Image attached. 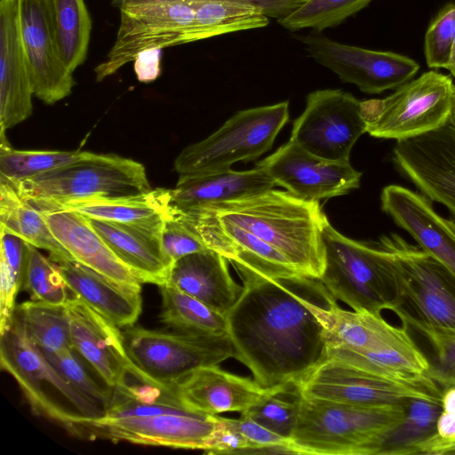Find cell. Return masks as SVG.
I'll list each match as a JSON object with an SVG mask.
<instances>
[{
    "label": "cell",
    "mask_w": 455,
    "mask_h": 455,
    "mask_svg": "<svg viewBox=\"0 0 455 455\" xmlns=\"http://www.w3.org/2000/svg\"><path fill=\"white\" fill-rule=\"evenodd\" d=\"M233 265L243 284L227 314L234 357L264 388L298 387L327 360L326 333L337 300L320 278L273 276Z\"/></svg>",
    "instance_id": "obj_1"
},
{
    "label": "cell",
    "mask_w": 455,
    "mask_h": 455,
    "mask_svg": "<svg viewBox=\"0 0 455 455\" xmlns=\"http://www.w3.org/2000/svg\"><path fill=\"white\" fill-rule=\"evenodd\" d=\"M192 209L245 229L277 250L298 271L322 276L325 264L323 229L328 220L318 201L302 200L289 191L272 188Z\"/></svg>",
    "instance_id": "obj_2"
},
{
    "label": "cell",
    "mask_w": 455,
    "mask_h": 455,
    "mask_svg": "<svg viewBox=\"0 0 455 455\" xmlns=\"http://www.w3.org/2000/svg\"><path fill=\"white\" fill-rule=\"evenodd\" d=\"M327 359H335L408 384L439 387L431 363L405 326L381 315L349 311L336 304L326 333Z\"/></svg>",
    "instance_id": "obj_3"
},
{
    "label": "cell",
    "mask_w": 455,
    "mask_h": 455,
    "mask_svg": "<svg viewBox=\"0 0 455 455\" xmlns=\"http://www.w3.org/2000/svg\"><path fill=\"white\" fill-rule=\"evenodd\" d=\"M0 364L16 380L32 411L71 435L84 420L103 415L100 406L72 386L28 337L14 315L0 332Z\"/></svg>",
    "instance_id": "obj_4"
},
{
    "label": "cell",
    "mask_w": 455,
    "mask_h": 455,
    "mask_svg": "<svg viewBox=\"0 0 455 455\" xmlns=\"http://www.w3.org/2000/svg\"><path fill=\"white\" fill-rule=\"evenodd\" d=\"M325 264L320 280L354 311L381 315L392 310L395 285L389 257L379 242H360L339 233L327 220L323 229Z\"/></svg>",
    "instance_id": "obj_5"
},
{
    "label": "cell",
    "mask_w": 455,
    "mask_h": 455,
    "mask_svg": "<svg viewBox=\"0 0 455 455\" xmlns=\"http://www.w3.org/2000/svg\"><path fill=\"white\" fill-rule=\"evenodd\" d=\"M406 403L370 407L300 394L290 441L299 454L358 455L363 444L403 419Z\"/></svg>",
    "instance_id": "obj_6"
},
{
    "label": "cell",
    "mask_w": 455,
    "mask_h": 455,
    "mask_svg": "<svg viewBox=\"0 0 455 455\" xmlns=\"http://www.w3.org/2000/svg\"><path fill=\"white\" fill-rule=\"evenodd\" d=\"M9 183L26 201L54 203L133 196L151 190L142 164L117 155L87 151L67 164Z\"/></svg>",
    "instance_id": "obj_7"
},
{
    "label": "cell",
    "mask_w": 455,
    "mask_h": 455,
    "mask_svg": "<svg viewBox=\"0 0 455 455\" xmlns=\"http://www.w3.org/2000/svg\"><path fill=\"white\" fill-rule=\"evenodd\" d=\"M379 243L387 253L395 285L393 311L412 319L455 328V277L435 259L396 233Z\"/></svg>",
    "instance_id": "obj_8"
},
{
    "label": "cell",
    "mask_w": 455,
    "mask_h": 455,
    "mask_svg": "<svg viewBox=\"0 0 455 455\" xmlns=\"http://www.w3.org/2000/svg\"><path fill=\"white\" fill-rule=\"evenodd\" d=\"M289 121V102L240 110L206 139L186 147L176 157L179 176L222 172L240 161L268 151Z\"/></svg>",
    "instance_id": "obj_9"
},
{
    "label": "cell",
    "mask_w": 455,
    "mask_h": 455,
    "mask_svg": "<svg viewBox=\"0 0 455 455\" xmlns=\"http://www.w3.org/2000/svg\"><path fill=\"white\" fill-rule=\"evenodd\" d=\"M454 94L449 76L425 72L384 99L361 101L366 132L397 141L435 130L451 116Z\"/></svg>",
    "instance_id": "obj_10"
},
{
    "label": "cell",
    "mask_w": 455,
    "mask_h": 455,
    "mask_svg": "<svg viewBox=\"0 0 455 455\" xmlns=\"http://www.w3.org/2000/svg\"><path fill=\"white\" fill-rule=\"evenodd\" d=\"M122 329L131 360L157 384H170L200 367L218 365L235 355L228 334L164 331L134 325Z\"/></svg>",
    "instance_id": "obj_11"
},
{
    "label": "cell",
    "mask_w": 455,
    "mask_h": 455,
    "mask_svg": "<svg viewBox=\"0 0 455 455\" xmlns=\"http://www.w3.org/2000/svg\"><path fill=\"white\" fill-rule=\"evenodd\" d=\"M306 103L290 140L321 158L349 162L353 146L366 132L361 101L342 90L324 89L309 93Z\"/></svg>",
    "instance_id": "obj_12"
},
{
    "label": "cell",
    "mask_w": 455,
    "mask_h": 455,
    "mask_svg": "<svg viewBox=\"0 0 455 455\" xmlns=\"http://www.w3.org/2000/svg\"><path fill=\"white\" fill-rule=\"evenodd\" d=\"M301 395L360 406L402 404L411 397L442 403L443 390L408 384L335 359H327L298 387Z\"/></svg>",
    "instance_id": "obj_13"
},
{
    "label": "cell",
    "mask_w": 455,
    "mask_h": 455,
    "mask_svg": "<svg viewBox=\"0 0 455 455\" xmlns=\"http://www.w3.org/2000/svg\"><path fill=\"white\" fill-rule=\"evenodd\" d=\"M195 3H169L121 8L116 41L104 61L94 71L102 81L133 61L148 49H164L181 44L184 33L192 25Z\"/></svg>",
    "instance_id": "obj_14"
},
{
    "label": "cell",
    "mask_w": 455,
    "mask_h": 455,
    "mask_svg": "<svg viewBox=\"0 0 455 455\" xmlns=\"http://www.w3.org/2000/svg\"><path fill=\"white\" fill-rule=\"evenodd\" d=\"M299 40L318 64L369 94L396 89L419 69L418 62L407 56L341 44L315 31Z\"/></svg>",
    "instance_id": "obj_15"
},
{
    "label": "cell",
    "mask_w": 455,
    "mask_h": 455,
    "mask_svg": "<svg viewBox=\"0 0 455 455\" xmlns=\"http://www.w3.org/2000/svg\"><path fill=\"white\" fill-rule=\"evenodd\" d=\"M216 422V415L193 410L121 419L100 417L82 421L76 435L90 440L101 438L112 442L204 451Z\"/></svg>",
    "instance_id": "obj_16"
},
{
    "label": "cell",
    "mask_w": 455,
    "mask_h": 455,
    "mask_svg": "<svg viewBox=\"0 0 455 455\" xmlns=\"http://www.w3.org/2000/svg\"><path fill=\"white\" fill-rule=\"evenodd\" d=\"M393 161L420 194L443 204L455 217V120L440 127L397 140Z\"/></svg>",
    "instance_id": "obj_17"
},
{
    "label": "cell",
    "mask_w": 455,
    "mask_h": 455,
    "mask_svg": "<svg viewBox=\"0 0 455 455\" xmlns=\"http://www.w3.org/2000/svg\"><path fill=\"white\" fill-rule=\"evenodd\" d=\"M275 183L306 201H318L358 188L362 172L349 162L331 161L308 152L289 140L257 163Z\"/></svg>",
    "instance_id": "obj_18"
},
{
    "label": "cell",
    "mask_w": 455,
    "mask_h": 455,
    "mask_svg": "<svg viewBox=\"0 0 455 455\" xmlns=\"http://www.w3.org/2000/svg\"><path fill=\"white\" fill-rule=\"evenodd\" d=\"M20 25L34 95L46 104L66 98L75 83L59 52L54 0H20Z\"/></svg>",
    "instance_id": "obj_19"
},
{
    "label": "cell",
    "mask_w": 455,
    "mask_h": 455,
    "mask_svg": "<svg viewBox=\"0 0 455 455\" xmlns=\"http://www.w3.org/2000/svg\"><path fill=\"white\" fill-rule=\"evenodd\" d=\"M72 347L92 366L102 381L115 387L129 374L154 382L132 363L120 327L73 295L66 302Z\"/></svg>",
    "instance_id": "obj_20"
},
{
    "label": "cell",
    "mask_w": 455,
    "mask_h": 455,
    "mask_svg": "<svg viewBox=\"0 0 455 455\" xmlns=\"http://www.w3.org/2000/svg\"><path fill=\"white\" fill-rule=\"evenodd\" d=\"M380 201L383 212L455 277V221L439 215L424 195L400 185L385 187Z\"/></svg>",
    "instance_id": "obj_21"
},
{
    "label": "cell",
    "mask_w": 455,
    "mask_h": 455,
    "mask_svg": "<svg viewBox=\"0 0 455 455\" xmlns=\"http://www.w3.org/2000/svg\"><path fill=\"white\" fill-rule=\"evenodd\" d=\"M32 95L34 93L20 34V0H1V131L5 132L30 116Z\"/></svg>",
    "instance_id": "obj_22"
},
{
    "label": "cell",
    "mask_w": 455,
    "mask_h": 455,
    "mask_svg": "<svg viewBox=\"0 0 455 455\" xmlns=\"http://www.w3.org/2000/svg\"><path fill=\"white\" fill-rule=\"evenodd\" d=\"M167 385L186 407L210 415L243 412L275 390L218 365L200 367Z\"/></svg>",
    "instance_id": "obj_23"
},
{
    "label": "cell",
    "mask_w": 455,
    "mask_h": 455,
    "mask_svg": "<svg viewBox=\"0 0 455 455\" xmlns=\"http://www.w3.org/2000/svg\"><path fill=\"white\" fill-rule=\"evenodd\" d=\"M43 216L57 240L78 262L119 283L141 282L109 249L84 215L63 207L31 204Z\"/></svg>",
    "instance_id": "obj_24"
},
{
    "label": "cell",
    "mask_w": 455,
    "mask_h": 455,
    "mask_svg": "<svg viewBox=\"0 0 455 455\" xmlns=\"http://www.w3.org/2000/svg\"><path fill=\"white\" fill-rule=\"evenodd\" d=\"M228 261L212 249L186 255L172 263L164 283L227 315L243 289L231 276Z\"/></svg>",
    "instance_id": "obj_25"
},
{
    "label": "cell",
    "mask_w": 455,
    "mask_h": 455,
    "mask_svg": "<svg viewBox=\"0 0 455 455\" xmlns=\"http://www.w3.org/2000/svg\"><path fill=\"white\" fill-rule=\"evenodd\" d=\"M54 262L73 295L120 328L134 325L142 309L141 286L119 283L74 259Z\"/></svg>",
    "instance_id": "obj_26"
},
{
    "label": "cell",
    "mask_w": 455,
    "mask_h": 455,
    "mask_svg": "<svg viewBox=\"0 0 455 455\" xmlns=\"http://www.w3.org/2000/svg\"><path fill=\"white\" fill-rule=\"evenodd\" d=\"M87 220L114 254L142 283L158 286L166 282L172 264L164 252L160 235L123 223Z\"/></svg>",
    "instance_id": "obj_27"
},
{
    "label": "cell",
    "mask_w": 455,
    "mask_h": 455,
    "mask_svg": "<svg viewBox=\"0 0 455 455\" xmlns=\"http://www.w3.org/2000/svg\"><path fill=\"white\" fill-rule=\"evenodd\" d=\"M260 168L249 171L228 170L201 175L179 176L171 189L170 204L179 210L220 204L263 193L275 187Z\"/></svg>",
    "instance_id": "obj_28"
},
{
    "label": "cell",
    "mask_w": 455,
    "mask_h": 455,
    "mask_svg": "<svg viewBox=\"0 0 455 455\" xmlns=\"http://www.w3.org/2000/svg\"><path fill=\"white\" fill-rule=\"evenodd\" d=\"M170 200L171 189L158 188L126 197L88 198L63 203L28 202L70 209L86 218L131 225L161 236Z\"/></svg>",
    "instance_id": "obj_29"
},
{
    "label": "cell",
    "mask_w": 455,
    "mask_h": 455,
    "mask_svg": "<svg viewBox=\"0 0 455 455\" xmlns=\"http://www.w3.org/2000/svg\"><path fill=\"white\" fill-rule=\"evenodd\" d=\"M442 411V403L409 398L403 419L363 444L358 455H416L418 445L436 433Z\"/></svg>",
    "instance_id": "obj_30"
},
{
    "label": "cell",
    "mask_w": 455,
    "mask_h": 455,
    "mask_svg": "<svg viewBox=\"0 0 455 455\" xmlns=\"http://www.w3.org/2000/svg\"><path fill=\"white\" fill-rule=\"evenodd\" d=\"M195 7L194 21L182 36L181 44L261 28L269 23L259 8L240 0H203L196 2Z\"/></svg>",
    "instance_id": "obj_31"
},
{
    "label": "cell",
    "mask_w": 455,
    "mask_h": 455,
    "mask_svg": "<svg viewBox=\"0 0 455 455\" xmlns=\"http://www.w3.org/2000/svg\"><path fill=\"white\" fill-rule=\"evenodd\" d=\"M0 230L15 235L35 247L49 251V258L53 261L74 259L54 236L41 213L22 199L9 182L2 179Z\"/></svg>",
    "instance_id": "obj_32"
},
{
    "label": "cell",
    "mask_w": 455,
    "mask_h": 455,
    "mask_svg": "<svg viewBox=\"0 0 455 455\" xmlns=\"http://www.w3.org/2000/svg\"><path fill=\"white\" fill-rule=\"evenodd\" d=\"M158 287L162 298L160 321L172 331L228 334L227 315L169 284Z\"/></svg>",
    "instance_id": "obj_33"
},
{
    "label": "cell",
    "mask_w": 455,
    "mask_h": 455,
    "mask_svg": "<svg viewBox=\"0 0 455 455\" xmlns=\"http://www.w3.org/2000/svg\"><path fill=\"white\" fill-rule=\"evenodd\" d=\"M14 315L28 337L43 352L56 353L73 348L66 305L28 300L16 306Z\"/></svg>",
    "instance_id": "obj_34"
},
{
    "label": "cell",
    "mask_w": 455,
    "mask_h": 455,
    "mask_svg": "<svg viewBox=\"0 0 455 455\" xmlns=\"http://www.w3.org/2000/svg\"><path fill=\"white\" fill-rule=\"evenodd\" d=\"M54 20L59 52L70 72L87 56L92 20L84 0H54Z\"/></svg>",
    "instance_id": "obj_35"
},
{
    "label": "cell",
    "mask_w": 455,
    "mask_h": 455,
    "mask_svg": "<svg viewBox=\"0 0 455 455\" xmlns=\"http://www.w3.org/2000/svg\"><path fill=\"white\" fill-rule=\"evenodd\" d=\"M84 151L17 150L0 133V179L14 183L80 158Z\"/></svg>",
    "instance_id": "obj_36"
},
{
    "label": "cell",
    "mask_w": 455,
    "mask_h": 455,
    "mask_svg": "<svg viewBox=\"0 0 455 455\" xmlns=\"http://www.w3.org/2000/svg\"><path fill=\"white\" fill-rule=\"evenodd\" d=\"M373 0H307L299 9L278 22L286 29L311 28L321 33L337 27L365 8Z\"/></svg>",
    "instance_id": "obj_37"
},
{
    "label": "cell",
    "mask_w": 455,
    "mask_h": 455,
    "mask_svg": "<svg viewBox=\"0 0 455 455\" xmlns=\"http://www.w3.org/2000/svg\"><path fill=\"white\" fill-rule=\"evenodd\" d=\"M402 324L419 333L433 352L431 378L443 391L455 385V328L441 327L397 315Z\"/></svg>",
    "instance_id": "obj_38"
},
{
    "label": "cell",
    "mask_w": 455,
    "mask_h": 455,
    "mask_svg": "<svg viewBox=\"0 0 455 455\" xmlns=\"http://www.w3.org/2000/svg\"><path fill=\"white\" fill-rule=\"evenodd\" d=\"M299 403L300 392L297 387L275 389L241 413L291 440L298 420Z\"/></svg>",
    "instance_id": "obj_39"
},
{
    "label": "cell",
    "mask_w": 455,
    "mask_h": 455,
    "mask_svg": "<svg viewBox=\"0 0 455 455\" xmlns=\"http://www.w3.org/2000/svg\"><path fill=\"white\" fill-rule=\"evenodd\" d=\"M22 288L33 299L54 305H64L69 298L59 265L30 243Z\"/></svg>",
    "instance_id": "obj_40"
},
{
    "label": "cell",
    "mask_w": 455,
    "mask_h": 455,
    "mask_svg": "<svg viewBox=\"0 0 455 455\" xmlns=\"http://www.w3.org/2000/svg\"><path fill=\"white\" fill-rule=\"evenodd\" d=\"M43 353L58 372L77 390L100 406L104 414L111 403L113 388L102 387L94 381L85 369L80 355L73 348L56 353Z\"/></svg>",
    "instance_id": "obj_41"
},
{
    "label": "cell",
    "mask_w": 455,
    "mask_h": 455,
    "mask_svg": "<svg viewBox=\"0 0 455 455\" xmlns=\"http://www.w3.org/2000/svg\"><path fill=\"white\" fill-rule=\"evenodd\" d=\"M455 39V2L445 5L430 23L425 36V57L431 68H445Z\"/></svg>",
    "instance_id": "obj_42"
},
{
    "label": "cell",
    "mask_w": 455,
    "mask_h": 455,
    "mask_svg": "<svg viewBox=\"0 0 455 455\" xmlns=\"http://www.w3.org/2000/svg\"><path fill=\"white\" fill-rule=\"evenodd\" d=\"M161 243L172 264L186 255L209 249L187 224L169 212L164 222Z\"/></svg>",
    "instance_id": "obj_43"
},
{
    "label": "cell",
    "mask_w": 455,
    "mask_h": 455,
    "mask_svg": "<svg viewBox=\"0 0 455 455\" xmlns=\"http://www.w3.org/2000/svg\"><path fill=\"white\" fill-rule=\"evenodd\" d=\"M215 427L208 438L204 451L208 454L238 455L251 447L240 432L236 419L217 416Z\"/></svg>",
    "instance_id": "obj_44"
},
{
    "label": "cell",
    "mask_w": 455,
    "mask_h": 455,
    "mask_svg": "<svg viewBox=\"0 0 455 455\" xmlns=\"http://www.w3.org/2000/svg\"><path fill=\"white\" fill-rule=\"evenodd\" d=\"M236 422L240 432L251 445V448L243 451L241 455H245L248 451L258 447L291 443L290 440L264 427L243 413H241Z\"/></svg>",
    "instance_id": "obj_45"
},
{
    "label": "cell",
    "mask_w": 455,
    "mask_h": 455,
    "mask_svg": "<svg viewBox=\"0 0 455 455\" xmlns=\"http://www.w3.org/2000/svg\"><path fill=\"white\" fill-rule=\"evenodd\" d=\"M161 51L159 48H152L137 55L133 60V68L140 82L149 83L159 76Z\"/></svg>",
    "instance_id": "obj_46"
},
{
    "label": "cell",
    "mask_w": 455,
    "mask_h": 455,
    "mask_svg": "<svg viewBox=\"0 0 455 455\" xmlns=\"http://www.w3.org/2000/svg\"><path fill=\"white\" fill-rule=\"evenodd\" d=\"M250 3L258 8L268 18H275L277 21L288 17L299 9L307 0H240Z\"/></svg>",
    "instance_id": "obj_47"
},
{
    "label": "cell",
    "mask_w": 455,
    "mask_h": 455,
    "mask_svg": "<svg viewBox=\"0 0 455 455\" xmlns=\"http://www.w3.org/2000/svg\"><path fill=\"white\" fill-rule=\"evenodd\" d=\"M419 454H455V439L443 437L436 432L418 445L416 455Z\"/></svg>",
    "instance_id": "obj_48"
},
{
    "label": "cell",
    "mask_w": 455,
    "mask_h": 455,
    "mask_svg": "<svg viewBox=\"0 0 455 455\" xmlns=\"http://www.w3.org/2000/svg\"><path fill=\"white\" fill-rule=\"evenodd\" d=\"M436 432L443 437L455 439V412L442 411L437 419Z\"/></svg>",
    "instance_id": "obj_49"
},
{
    "label": "cell",
    "mask_w": 455,
    "mask_h": 455,
    "mask_svg": "<svg viewBox=\"0 0 455 455\" xmlns=\"http://www.w3.org/2000/svg\"><path fill=\"white\" fill-rule=\"evenodd\" d=\"M203 0H113V4L117 8H125L138 5L169 4V3H194Z\"/></svg>",
    "instance_id": "obj_50"
},
{
    "label": "cell",
    "mask_w": 455,
    "mask_h": 455,
    "mask_svg": "<svg viewBox=\"0 0 455 455\" xmlns=\"http://www.w3.org/2000/svg\"><path fill=\"white\" fill-rule=\"evenodd\" d=\"M442 406L443 411L455 412V385L443 390Z\"/></svg>",
    "instance_id": "obj_51"
},
{
    "label": "cell",
    "mask_w": 455,
    "mask_h": 455,
    "mask_svg": "<svg viewBox=\"0 0 455 455\" xmlns=\"http://www.w3.org/2000/svg\"><path fill=\"white\" fill-rule=\"evenodd\" d=\"M445 68L448 69L455 78V39L451 44L449 60Z\"/></svg>",
    "instance_id": "obj_52"
},
{
    "label": "cell",
    "mask_w": 455,
    "mask_h": 455,
    "mask_svg": "<svg viewBox=\"0 0 455 455\" xmlns=\"http://www.w3.org/2000/svg\"><path fill=\"white\" fill-rule=\"evenodd\" d=\"M451 116H452L453 119L455 120V94H454V99H453V107H452Z\"/></svg>",
    "instance_id": "obj_53"
}]
</instances>
